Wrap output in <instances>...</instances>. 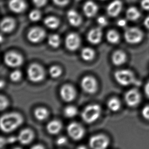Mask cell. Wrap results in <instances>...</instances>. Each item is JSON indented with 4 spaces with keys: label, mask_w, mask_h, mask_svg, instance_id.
<instances>
[{
    "label": "cell",
    "mask_w": 149,
    "mask_h": 149,
    "mask_svg": "<svg viewBox=\"0 0 149 149\" xmlns=\"http://www.w3.org/2000/svg\"><path fill=\"white\" fill-rule=\"evenodd\" d=\"M24 122V118L20 113L16 112L3 115L0 120V126L2 131L10 133L15 131Z\"/></svg>",
    "instance_id": "cell-1"
},
{
    "label": "cell",
    "mask_w": 149,
    "mask_h": 149,
    "mask_svg": "<svg viewBox=\"0 0 149 149\" xmlns=\"http://www.w3.org/2000/svg\"><path fill=\"white\" fill-rule=\"evenodd\" d=\"M101 113V108L97 104L89 105L84 109L81 113V118L88 124H92L99 119Z\"/></svg>",
    "instance_id": "cell-2"
},
{
    "label": "cell",
    "mask_w": 149,
    "mask_h": 149,
    "mask_svg": "<svg viewBox=\"0 0 149 149\" xmlns=\"http://www.w3.org/2000/svg\"><path fill=\"white\" fill-rule=\"evenodd\" d=\"M114 75L117 83L123 86L137 84V79L133 72L128 69H121L117 71Z\"/></svg>",
    "instance_id": "cell-3"
},
{
    "label": "cell",
    "mask_w": 149,
    "mask_h": 149,
    "mask_svg": "<svg viewBox=\"0 0 149 149\" xmlns=\"http://www.w3.org/2000/svg\"><path fill=\"white\" fill-rule=\"evenodd\" d=\"M27 75L30 81L33 83H39L45 79V73L41 65L33 63L29 66L27 69Z\"/></svg>",
    "instance_id": "cell-4"
},
{
    "label": "cell",
    "mask_w": 149,
    "mask_h": 149,
    "mask_svg": "<svg viewBox=\"0 0 149 149\" xmlns=\"http://www.w3.org/2000/svg\"><path fill=\"white\" fill-rule=\"evenodd\" d=\"M4 62L8 67L17 68L22 65L24 62L23 56L18 52L11 51L4 56Z\"/></svg>",
    "instance_id": "cell-5"
},
{
    "label": "cell",
    "mask_w": 149,
    "mask_h": 149,
    "mask_svg": "<svg viewBox=\"0 0 149 149\" xmlns=\"http://www.w3.org/2000/svg\"><path fill=\"white\" fill-rule=\"evenodd\" d=\"M67 131L69 136L74 141L81 140L85 134L84 128L77 122L70 123L67 126Z\"/></svg>",
    "instance_id": "cell-6"
},
{
    "label": "cell",
    "mask_w": 149,
    "mask_h": 149,
    "mask_svg": "<svg viewBox=\"0 0 149 149\" xmlns=\"http://www.w3.org/2000/svg\"><path fill=\"white\" fill-rule=\"evenodd\" d=\"M109 137L104 134L94 135L89 139V146L94 149H104L109 145Z\"/></svg>",
    "instance_id": "cell-7"
},
{
    "label": "cell",
    "mask_w": 149,
    "mask_h": 149,
    "mask_svg": "<svg viewBox=\"0 0 149 149\" xmlns=\"http://www.w3.org/2000/svg\"><path fill=\"white\" fill-rule=\"evenodd\" d=\"M124 37L126 41L130 44H137L143 40V33L139 29L132 27L125 31Z\"/></svg>",
    "instance_id": "cell-8"
},
{
    "label": "cell",
    "mask_w": 149,
    "mask_h": 149,
    "mask_svg": "<svg viewBox=\"0 0 149 149\" xmlns=\"http://www.w3.org/2000/svg\"><path fill=\"white\" fill-rule=\"evenodd\" d=\"M81 87L85 92L94 94L97 90L98 84L96 79L91 76H86L81 81Z\"/></svg>",
    "instance_id": "cell-9"
},
{
    "label": "cell",
    "mask_w": 149,
    "mask_h": 149,
    "mask_svg": "<svg viewBox=\"0 0 149 149\" xmlns=\"http://www.w3.org/2000/svg\"><path fill=\"white\" fill-rule=\"evenodd\" d=\"M46 33L43 29L35 26L29 30L27 34V38L31 42L37 43L42 41Z\"/></svg>",
    "instance_id": "cell-10"
},
{
    "label": "cell",
    "mask_w": 149,
    "mask_h": 149,
    "mask_svg": "<svg viewBox=\"0 0 149 149\" xmlns=\"http://www.w3.org/2000/svg\"><path fill=\"white\" fill-rule=\"evenodd\" d=\"M124 98L125 102L129 107H135L141 101V95L136 89H131L127 91Z\"/></svg>",
    "instance_id": "cell-11"
},
{
    "label": "cell",
    "mask_w": 149,
    "mask_h": 149,
    "mask_svg": "<svg viewBox=\"0 0 149 149\" xmlns=\"http://www.w3.org/2000/svg\"><path fill=\"white\" fill-rule=\"evenodd\" d=\"M60 94L63 100L67 102H70L75 98L77 92L72 86L66 84L63 86L61 88Z\"/></svg>",
    "instance_id": "cell-12"
},
{
    "label": "cell",
    "mask_w": 149,
    "mask_h": 149,
    "mask_svg": "<svg viewBox=\"0 0 149 149\" xmlns=\"http://www.w3.org/2000/svg\"><path fill=\"white\" fill-rule=\"evenodd\" d=\"M81 44V38L75 33H71L66 37L65 45L68 50L70 51L77 50L80 47Z\"/></svg>",
    "instance_id": "cell-13"
},
{
    "label": "cell",
    "mask_w": 149,
    "mask_h": 149,
    "mask_svg": "<svg viewBox=\"0 0 149 149\" xmlns=\"http://www.w3.org/2000/svg\"><path fill=\"white\" fill-rule=\"evenodd\" d=\"M34 133L31 129L26 128L19 132L17 136V140L22 145H27L33 141Z\"/></svg>",
    "instance_id": "cell-14"
},
{
    "label": "cell",
    "mask_w": 149,
    "mask_h": 149,
    "mask_svg": "<svg viewBox=\"0 0 149 149\" xmlns=\"http://www.w3.org/2000/svg\"><path fill=\"white\" fill-rule=\"evenodd\" d=\"M8 7L12 12L20 13L26 9L27 5L24 0H9Z\"/></svg>",
    "instance_id": "cell-15"
},
{
    "label": "cell",
    "mask_w": 149,
    "mask_h": 149,
    "mask_svg": "<svg viewBox=\"0 0 149 149\" xmlns=\"http://www.w3.org/2000/svg\"><path fill=\"white\" fill-rule=\"evenodd\" d=\"M102 37V32L99 27L91 29L87 35L88 40L93 45H97L100 42Z\"/></svg>",
    "instance_id": "cell-16"
},
{
    "label": "cell",
    "mask_w": 149,
    "mask_h": 149,
    "mask_svg": "<svg viewBox=\"0 0 149 149\" xmlns=\"http://www.w3.org/2000/svg\"><path fill=\"white\" fill-rule=\"evenodd\" d=\"M122 3L119 0H115L111 2L107 7V14L111 17H116L121 12Z\"/></svg>",
    "instance_id": "cell-17"
},
{
    "label": "cell",
    "mask_w": 149,
    "mask_h": 149,
    "mask_svg": "<svg viewBox=\"0 0 149 149\" xmlns=\"http://www.w3.org/2000/svg\"><path fill=\"white\" fill-rule=\"evenodd\" d=\"M16 26V21L11 17L3 18L1 22V29L2 32L9 33L13 31Z\"/></svg>",
    "instance_id": "cell-18"
},
{
    "label": "cell",
    "mask_w": 149,
    "mask_h": 149,
    "mask_svg": "<svg viewBox=\"0 0 149 149\" xmlns=\"http://www.w3.org/2000/svg\"><path fill=\"white\" fill-rule=\"evenodd\" d=\"M98 10L97 4L92 1H88L83 6V12L88 17H92L95 16Z\"/></svg>",
    "instance_id": "cell-19"
},
{
    "label": "cell",
    "mask_w": 149,
    "mask_h": 149,
    "mask_svg": "<svg viewBox=\"0 0 149 149\" xmlns=\"http://www.w3.org/2000/svg\"><path fill=\"white\" fill-rule=\"evenodd\" d=\"M67 16L69 22L72 26H79L82 22L81 16L75 10H69L68 12H67Z\"/></svg>",
    "instance_id": "cell-20"
},
{
    "label": "cell",
    "mask_w": 149,
    "mask_h": 149,
    "mask_svg": "<svg viewBox=\"0 0 149 149\" xmlns=\"http://www.w3.org/2000/svg\"><path fill=\"white\" fill-rule=\"evenodd\" d=\"M62 127V124L60 121L54 120L50 121L47 124V130L50 134L56 135L61 131Z\"/></svg>",
    "instance_id": "cell-21"
},
{
    "label": "cell",
    "mask_w": 149,
    "mask_h": 149,
    "mask_svg": "<svg viewBox=\"0 0 149 149\" xmlns=\"http://www.w3.org/2000/svg\"><path fill=\"white\" fill-rule=\"evenodd\" d=\"M112 62L116 66H121L124 64L127 60V56L125 52L121 50H117L113 54Z\"/></svg>",
    "instance_id": "cell-22"
},
{
    "label": "cell",
    "mask_w": 149,
    "mask_h": 149,
    "mask_svg": "<svg viewBox=\"0 0 149 149\" xmlns=\"http://www.w3.org/2000/svg\"><path fill=\"white\" fill-rule=\"evenodd\" d=\"M44 24L49 28L55 29L60 26V21L58 18L54 16H49L45 18Z\"/></svg>",
    "instance_id": "cell-23"
},
{
    "label": "cell",
    "mask_w": 149,
    "mask_h": 149,
    "mask_svg": "<svg viewBox=\"0 0 149 149\" xmlns=\"http://www.w3.org/2000/svg\"><path fill=\"white\" fill-rule=\"evenodd\" d=\"M34 116L39 121H43L48 118L49 112L45 107H38L34 111Z\"/></svg>",
    "instance_id": "cell-24"
},
{
    "label": "cell",
    "mask_w": 149,
    "mask_h": 149,
    "mask_svg": "<svg viewBox=\"0 0 149 149\" xmlns=\"http://www.w3.org/2000/svg\"><path fill=\"white\" fill-rule=\"evenodd\" d=\"M94 50L90 47H85L81 52V57L85 61H90L95 57Z\"/></svg>",
    "instance_id": "cell-25"
},
{
    "label": "cell",
    "mask_w": 149,
    "mask_h": 149,
    "mask_svg": "<svg viewBox=\"0 0 149 149\" xmlns=\"http://www.w3.org/2000/svg\"><path fill=\"white\" fill-rule=\"evenodd\" d=\"M107 107L109 109L113 111H119L121 107V103L119 99L113 97L109 100L107 102Z\"/></svg>",
    "instance_id": "cell-26"
},
{
    "label": "cell",
    "mask_w": 149,
    "mask_h": 149,
    "mask_svg": "<svg viewBox=\"0 0 149 149\" xmlns=\"http://www.w3.org/2000/svg\"><path fill=\"white\" fill-rule=\"evenodd\" d=\"M61 40L58 35L54 34L50 35L48 38V43L50 47L53 48H58L61 45Z\"/></svg>",
    "instance_id": "cell-27"
},
{
    "label": "cell",
    "mask_w": 149,
    "mask_h": 149,
    "mask_svg": "<svg viewBox=\"0 0 149 149\" xmlns=\"http://www.w3.org/2000/svg\"><path fill=\"white\" fill-rule=\"evenodd\" d=\"M126 16L128 19L130 20H137L141 16V13L135 7H130L127 10Z\"/></svg>",
    "instance_id": "cell-28"
},
{
    "label": "cell",
    "mask_w": 149,
    "mask_h": 149,
    "mask_svg": "<svg viewBox=\"0 0 149 149\" xmlns=\"http://www.w3.org/2000/svg\"><path fill=\"white\" fill-rule=\"evenodd\" d=\"M107 41L111 44H116L120 40L119 33L115 30L109 31L107 33Z\"/></svg>",
    "instance_id": "cell-29"
},
{
    "label": "cell",
    "mask_w": 149,
    "mask_h": 149,
    "mask_svg": "<svg viewBox=\"0 0 149 149\" xmlns=\"http://www.w3.org/2000/svg\"><path fill=\"white\" fill-rule=\"evenodd\" d=\"M78 113V110L76 107L72 105H69L66 107L64 110L65 116L68 118H72L75 117Z\"/></svg>",
    "instance_id": "cell-30"
},
{
    "label": "cell",
    "mask_w": 149,
    "mask_h": 149,
    "mask_svg": "<svg viewBox=\"0 0 149 149\" xmlns=\"http://www.w3.org/2000/svg\"><path fill=\"white\" fill-rule=\"evenodd\" d=\"M49 73L52 77L56 79L62 74V70L60 67L58 66H53L51 67L49 69Z\"/></svg>",
    "instance_id": "cell-31"
},
{
    "label": "cell",
    "mask_w": 149,
    "mask_h": 149,
    "mask_svg": "<svg viewBox=\"0 0 149 149\" xmlns=\"http://www.w3.org/2000/svg\"><path fill=\"white\" fill-rule=\"evenodd\" d=\"M41 17V13L38 10L35 9L33 10L30 12L29 15V17L32 22H37L40 20Z\"/></svg>",
    "instance_id": "cell-32"
},
{
    "label": "cell",
    "mask_w": 149,
    "mask_h": 149,
    "mask_svg": "<svg viewBox=\"0 0 149 149\" xmlns=\"http://www.w3.org/2000/svg\"><path fill=\"white\" fill-rule=\"evenodd\" d=\"M10 79L11 81L14 82H17L20 81V79L22 77V73L20 71L15 70L13 71L10 73Z\"/></svg>",
    "instance_id": "cell-33"
},
{
    "label": "cell",
    "mask_w": 149,
    "mask_h": 149,
    "mask_svg": "<svg viewBox=\"0 0 149 149\" xmlns=\"http://www.w3.org/2000/svg\"><path fill=\"white\" fill-rule=\"evenodd\" d=\"M9 101L5 96L1 95L0 97V109L1 111H4L8 107Z\"/></svg>",
    "instance_id": "cell-34"
},
{
    "label": "cell",
    "mask_w": 149,
    "mask_h": 149,
    "mask_svg": "<svg viewBox=\"0 0 149 149\" xmlns=\"http://www.w3.org/2000/svg\"><path fill=\"white\" fill-rule=\"evenodd\" d=\"M67 143V139L66 137H65L64 136H60L58 139H56V145L59 146L65 145Z\"/></svg>",
    "instance_id": "cell-35"
},
{
    "label": "cell",
    "mask_w": 149,
    "mask_h": 149,
    "mask_svg": "<svg viewBox=\"0 0 149 149\" xmlns=\"http://www.w3.org/2000/svg\"><path fill=\"white\" fill-rule=\"evenodd\" d=\"M48 0H32L33 3L37 7H42L47 4Z\"/></svg>",
    "instance_id": "cell-36"
},
{
    "label": "cell",
    "mask_w": 149,
    "mask_h": 149,
    "mask_svg": "<svg viewBox=\"0 0 149 149\" xmlns=\"http://www.w3.org/2000/svg\"><path fill=\"white\" fill-rule=\"evenodd\" d=\"M142 115L146 120H149V105H146L142 110Z\"/></svg>",
    "instance_id": "cell-37"
},
{
    "label": "cell",
    "mask_w": 149,
    "mask_h": 149,
    "mask_svg": "<svg viewBox=\"0 0 149 149\" xmlns=\"http://www.w3.org/2000/svg\"><path fill=\"white\" fill-rule=\"evenodd\" d=\"M97 22L100 26H107V20L104 16H99L97 18Z\"/></svg>",
    "instance_id": "cell-38"
},
{
    "label": "cell",
    "mask_w": 149,
    "mask_h": 149,
    "mask_svg": "<svg viewBox=\"0 0 149 149\" xmlns=\"http://www.w3.org/2000/svg\"><path fill=\"white\" fill-rule=\"evenodd\" d=\"M54 4L59 6H65L68 4L70 0H52Z\"/></svg>",
    "instance_id": "cell-39"
},
{
    "label": "cell",
    "mask_w": 149,
    "mask_h": 149,
    "mask_svg": "<svg viewBox=\"0 0 149 149\" xmlns=\"http://www.w3.org/2000/svg\"><path fill=\"white\" fill-rule=\"evenodd\" d=\"M141 6L143 9L149 10V0H142L141 2Z\"/></svg>",
    "instance_id": "cell-40"
},
{
    "label": "cell",
    "mask_w": 149,
    "mask_h": 149,
    "mask_svg": "<svg viewBox=\"0 0 149 149\" xmlns=\"http://www.w3.org/2000/svg\"><path fill=\"white\" fill-rule=\"evenodd\" d=\"M17 141H18L17 137H15V136H10L8 139H7V142L8 143H14Z\"/></svg>",
    "instance_id": "cell-41"
},
{
    "label": "cell",
    "mask_w": 149,
    "mask_h": 149,
    "mask_svg": "<svg viewBox=\"0 0 149 149\" xmlns=\"http://www.w3.org/2000/svg\"><path fill=\"white\" fill-rule=\"evenodd\" d=\"M117 24L119 26H121V27H124V26H125L126 24H127V22H126V21L125 19H120V20L118 22V23H117Z\"/></svg>",
    "instance_id": "cell-42"
},
{
    "label": "cell",
    "mask_w": 149,
    "mask_h": 149,
    "mask_svg": "<svg viewBox=\"0 0 149 149\" xmlns=\"http://www.w3.org/2000/svg\"><path fill=\"white\" fill-rule=\"evenodd\" d=\"M145 93L146 96L149 98V81H148L145 86Z\"/></svg>",
    "instance_id": "cell-43"
},
{
    "label": "cell",
    "mask_w": 149,
    "mask_h": 149,
    "mask_svg": "<svg viewBox=\"0 0 149 149\" xmlns=\"http://www.w3.org/2000/svg\"><path fill=\"white\" fill-rule=\"evenodd\" d=\"M1 143H0V145H1V148H2L3 146L5 145L6 143H7V139H4L3 137H1Z\"/></svg>",
    "instance_id": "cell-44"
},
{
    "label": "cell",
    "mask_w": 149,
    "mask_h": 149,
    "mask_svg": "<svg viewBox=\"0 0 149 149\" xmlns=\"http://www.w3.org/2000/svg\"><path fill=\"white\" fill-rule=\"evenodd\" d=\"M144 24L147 28L149 29V16L146 17L144 20Z\"/></svg>",
    "instance_id": "cell-45"
},
{
    "label": "cell",
    "mask_w": 149,
    "mask_h": 149,
    "mask_svg": "<svg viewBox=\"0 0 149 149\" xmlns=\"http://www.w3.org/2000/svg\"><path fill=\"white\" fill-rule=\"evenodd\" d=\"M32 148V149H43V148H45V147L41 145H35L34 146H33Z\"/></svg>",
    "instance_id": "cell-46"
},
{
    "label": "cell",
    "mask_w": 149,
    "mask_h": 149,
    "mask_svg": "<svg viewBox=\"0 0 149 149\" xmlns=\"http://www.w3.org/2000/svg\"><path fill=\"white\" fill-rule=\"evenodd\" d=\"M0 84H1V89H2L4 86H5V82H4V81H3L2 79V80L1 81Z\"/></svg>",
    "instance_id": "cell-47"
},
{
    "label": "cell",
    "mask_w": 149,
    "mask_h": 149,
    "mask_svg": "<svg viewBox=\"0 0 149 149\" xmlns=\"http://www.w3.org/2000/svg\"><path fill=\"white\" fill-rule=\"evenodd\" d=\"M86 147H79V148H86Z\"/></svg>",
    "instance_id": "cell-48"
}]
</instances>
